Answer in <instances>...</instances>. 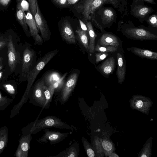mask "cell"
<instances>
[{"mask_svg": "<svg viewBox=\"0 0 157 157\" xmlns=\"http://www.w3.org/2000/svg\"><path fill=\"white\" fill-rule=\"evenodd\" d=\"M106 4L117 8L120 0H78L73 5V11L80 19L86 22L92 19L96 10Z\"/></svg>", "mask_w": 157, "mask_h": 157, "instance_id": "obj_1", "label": "cell"}, {"mask_svg": "<svg viewBox=\"0 0 157 157\" xmlns=\"http://www.w3.org/2000/svg\"><path fill=\"white\" fill-rule=\"evenodd\" d=\"M54 128L70 130L71 126L61 120L53 116H48L31 122L24 128L25 135L36 134L43 130Z\"/></svg>", "mask_w": 157, "mask_h": 157, "instance_id": "obj_2", "label": "cell"}, {"mask_svg": "<svg viewBox=\"0 0 157 157\" xmlns=\"http://www.w3.org/2000/svg\"><path fill=\"white\" fill-rule=\"evenodd\" d=\"M58 52L57 49L47 53L38 60L34 67L27 76L26 79L27 80L28 83L25 93V96L28 97L29 91L39 73Z\"/></svg>", "mask_w": 157, "mask_h": 157, "instance_id": "obj_3", "label": "cell"}, {"mask_svg": "<svg viewBox=\"0 0 157 157\" xmlns=\"http://www.w3.org/2000/svg\"><path fill=\"white\" fill-rule=\"evenodd\" d=\"M45 86L42 77L31 87L28 94L30 103L36 106L45 108L46 98L44 90Z\"/></svg>", "mask_w": 157, "mask_h": 157, "instance_id": "obj_4", "label": "cell"}, {"mask_svg": "<svg viewBox=\"0 0 157 157\" xmlns=\"http://www.w3.org/2000/svg\"><path fill=\"white\" fill-rule=\"evenodd\" d=\"M78 76V73L75 72L68 77L58 97V101L61 104H65L68 100L75 88Z\"/></svg>", "mask_w": 157, "mask_h": 157, "instance_id": "obj_5", "label": "cell"}, {"mask_svg": "<svg viewBox=\"0 0 157 157\" xmlns=\"http://www.w3.org/2000/svg\"><path fill=\"white\" fill-rule=\"evenodd\" d=\"M35 52L31 48L26 47L23 53L22 65L21 74L26 78L29 72L34 67L36 62Z\"/></svg>", "mask_w": 157, "mask_h": 157, "instance_id": "obj_6", "label": "cell"}, {"mask_svg": "<svg viewBox=\"0 0 157 157\" xmlns=\"http://www.w3.org/2000/svg\"><path fill=\"white\" fill-rule=\"evenodd\" d=\"M37 8L34 19L37 28L40 32L42 38L44 42L48 41L51 36V32L47 23L42 14L39 8L37 0H36Z\"/></svg>", "mask_w": 157, "mask_h": 157, "instance_id": "obj_7", "label": "cell"}, {"mask_svg": "<svg viewBox=\"0 0 157 157\" xmlns=\"http://www.w3.org/2000/svg\"><path fill=\"white\" fill-rule=\"evenodd\" d=\"M44 134L37 140L39 143L54 144L63 141L68 135V133L51 131L47 128L44 129Z\"/></svg>", "mask_w": 157, "mask_h": 157, "instance_id": "obj_8", "label": "cell"}, {"mask_svg": "<svg viewBox=\"0 0 157 157\" xmlns=\"http://www.w3.org/2000/svg\"><path fill=\"white\" fill-rule=\"evenodd\" d=\"M25 21L29 27L30 34L34 40L35 44L42 45L43 43V39L38 33V28L35 19L29 10L25 14Z\"/></svg>", "mask_w": 157, "mask_h": 157, "instance_id": "obj_9", "label": "cell"}, {"mask_svg": "<svg viewBox=\"0 0 157 157\" xmlns=\"http://www.w3.org/2000/svg\"><path fill=\"white\" fill-rule=\"evenodd\" d=\"M125 33L132 38L140 40H155L156 35L143 29L129 28L125 30Z\"/></svg>", "mask_w": 157, "mask_h": 157, "instance_id": "obj_10", "label": "cell"}, {"mask_svg": "<svg viewBox=\"0 0 157 157\" xmlns=\"http://www.w3.org/2000/svg\"><path fill=\"white\" fill-rule=\"evenodd\" d=\"M60 34L62 38L67 43L76 44L75 37L73 29L68 20H65L63 22L61 28Z\"/></svg>", "mask_w": 157, "mask_h": 157, "instance_id": "obj_11", "label": "cell"}, {"mask_svg": "<svg viewBox=\"0 0 157 157\" xmlns=\"http://www.w3.org/2000/svg\"><path fill=\"white\" fill-rule=\"evenodd\" d=\"M8 63L10 70L13 71L16 68L18 56L11 37L9 36L8 42Z\"/></svg>", "mask_w": 157, "mask_h": 157, "instance_id": "obj_12", "label": "cell"}, {"mask_svg": "<svg viewBox=\"0 0 157 157\" xmlns=\"http://www.w3.org/2000/svg\"><path fill=\"white\" fill-rule=\"evenodd\" d=\"M80 151L79 144L75 142L65 150L59 152L57 155L50 157H78Z\"/></svg>", "mask_w": 157, "mask_h": 157, "instance_id": "obj_13", "label": "cell"}, {"mask_svg": "<svg viewBox=\"0 0 157 157\" xmlns=\"http://www.w3.org/2000/svg\"><path fill=\"white\" fill-rule=\"evenodd\" d=\"M117 74L118 82L121 84L124 82L125 77L126 65L121 54L118 53L117 54Z\"/></svg>", "mask_w": 157, "mask_h": 157, "instance_id": "obj_14", "label": "cell"}, {"mask_svg": "<svg viewBox=\"0 0 157 157\" xmlns=\"http://www.w3.org/2000/svg\"><path fill=\"white\" fill-rule=\"evenodd\" d=\"M99 45L102 46L118 47L119 43L117 38L115 36L108 33L103 34L99 40Z\"/></svg>", "mask_w": 157, "mask_h": 157, "instance_id": "obj_15", "label": "cell"}, {"mask_svg": "<svg viewBox=\"0 0 157 157\" xmlns=\"http://www.w3.org/2000/svg\"><path fill=\"white\" fill-rule=\"evenodd\" d=\"M115 66V60L113 57L106 59L99 67L100 71L104 75H109L113 72Z\"/></svg>", "mask_w": 157, "mask_h": 157, "instance_id": "obj_16", "label": "cell"}, {"mask_svg": "<svg viewBox=\"0 0 157 157\" xmlns=\"http://www.w3.org/2000/svg\"><path fill=\"white\" fill-rule=\"evenodd\" d=\"M16 15L18 21L22 26L25 33L29 36L30 33L26 22L25 14L20 5L18 3H17Z\"/></svg>", "mask_w": 157, "mask_h": 157, "instance_id": "obj_17", "label": "cell"}, {"mask_svg": "<svg viewBox=\"0 0 157 157\" xmlns=\"http://www.w3.org/2000/svg\"><path fill=\"white\" fill-rule=\"evenodd\" d=\"M132 52L140 57L152 59H157V53L150 50L142 49L136 47H132Z\"/></svg>", "mask_w": 157, "mask_h": 157, "instance_id": "obj_18", "label": "cell"}, {"mask_svg": "<svg viewBox=\"0 0 157 157\" xmlns=\"http://www.w3.org/2000/svg\"><path fill=\"white\" fill-rule=\"evenodd\" d=\"M59 86L58 82L48 86H46L45 87L44 94L46 98V102L45 108L49 109L50 107L53 94L56 88H57Z\"/></svg>", "mask_w": 157, "mask_h": 157, "instance_id": "obj_19", "label": "cell"}, {"mask_svg": "<svg viewBox=\"0 0 157 157\" xmlns=\"http://www.w3.org/2000/svg\"><path fill=\"white\" fill-rule=\"evenodd\" d=\"M86 23L90 40L89 45V52L91 53H93L94 51L95 40L97 35L94 31L91 22L90 21H87Z\"/></svg>", "mask_w": 157, "mask_h": 157, "instance_id": "obj_20", "label": "cell"}, {"mask_svg": "<svg viewBox=\"0 0 157 157\" xmlns=\"http://www.w3.org/2000/svg\"><path fill=\"white\" fill-rule=\"evenodd\" d=\"M31 134L25 135L20 140V146L21 152H23V157H27L28 151L29 147V144L32 140Z\"/></svg>", "mask_w": 157, "mask_h": 157, "instance_id": "obj_21", "label": "cell"}, {"mask_svg": "<svg viewBox=\"0 0 157 157\" xmlns=\"http://www.w3.org/2000/svg\"><path fill=\"white\" fill-rule=\"evenodd\" d=\"M60 75L56 72H50L47 73L43 77L45 85L48 86L54 84L60 79Z\"/></svg>", "mask_w": 157, "mask_h": 157, "instance_id": "obj_22", "label": "cell"}, {"mask_svg": "<svg viewBox=\"0 0 157 157\" xmlns=\"http://www.w3.org/2000/svg\"><path fill=\"white\" fill-rule=\"evenodd\" d=\"M8 138V128L5 126L0 128V154L7 145Z\"/></svg>", "mask_w": 157, "mask_h": 157, "instance_id": "obj_23", "label": "cell"}, {"mask_svg": "<svg viewBox=\"0 0 157 157\" xmlns=\"http://www.w3.org/2000/svg\"><path fill=\"white\" fill-rule=\"evenodd\" d=\"M151 11V8L139 5L135 7L132 10V15L135 17H143Z\"/></svg>", "mask_w": 157, "mask_h": 157, "instance_id": "obj_24", "label": "cell"}, {"mask_svg": "<svg viewBox=\"0 0 157 157\" xmlns=\"http://www.w3.org/2000/svg\"><path fill=\"white\" fill-rule=\"evenodd\" d=\"M77 36L80 42L86 50L89 52V46L88 41V34L82 30L78 29L75 31Z\"/></svg>", "mask_w": 157, "mask_h": 157, "instance_id": "obj_25", "label": "cell"}, {"mask_svg": "<svg viewBox=\"0 0 157 157\" xmlns=\"http://www.w3.org/2000/svg\"><path fill=\"white\" fill-rule=\"evenodd\" d=\"M13 98L3 96L0 92V111L4 110L12 103Z\"/></svg>", "mask_w": 157, "mask_h": 157, "instance_id": "obj_26", "label": "cell"}, {"mask_svg": "<svg viewBox=\"0 0 157 157\" xmlns=\"http://www.w3.org/2000/svg\"><path fill=\"white\" fill-rule=\"evenodd\" d=\"M2 88L3 90L6 91L13 99L15 98L17 94L16 89L13 85L9 83H6L3 84Z\"/></svg>", "mask_w": 157, "mask_h": 157, "instance_id": "obj_27", "label": "cell"}, {"mask_svg": "<svg viewBox=\"0 0 157 157\" xmlns=\"http://www.w3.org/2000/svg\"><path fill=\"white\" fill-rule=\"evenodd\" d=\"M114 16V13L113 10L110 9H106L103 12L102 19L105 22L109 23L113 20Z\"/></svg>", "mask_w": 157, "mask_h": 157, "instance_id": "obj_28", "label": "cell"}, {"mask_svg": "<svg viewBox=\"0 0 157 157\" xmlns=\"http://www.w3.org/2000/svg\"><path fill=\"white\" fill-rule=\"evenodd\" d=\"M95 49V51L98 52H113L117 51V48L113 46H101L98 43Z\"/></svg>", "mask_w": 157, "mask_h": 157, "instance_id": "obj_29", "label": "cell"}, {"mask_svg": "<svg viewBox=\"0 0 157 157\" xmlns=\"http://www.w3.org/2000/svg\"><path fill=\"white\" fill-rule=\"evenodd\" d=\"M109 55L107 52H100L95 55L96 62L98 63L106 58Z\"/></svg>", "mask_w": 157, "mask_h": 157, "instance_id": "obj_30", "label": "cell"}, {"mask_svg": "<svg viewBox=\"0 0 157 157\" xmlns=\"http://www.w3.org/2000/svg\"><path fill=\"white\" fill-rule=\"evenodd\" d=\"M52 2L58 6L65 7L69 6L67 0H51Z\"/></svg>", "mask_w": 157, "mask_h": 157, "instance_id": "obj_31", "label": "cell"}, {"mask_svg": "<svg viewBox=\"0 0 157 157\" xmlns=\"http://www.w3.org/2000/svg\"><path fill=\"white\" fill-rule=\"evenodd\" d=\"M17 3L19 4L25 11H28L29 10V5L26 0H17Z\"/></svg>", "mask_w": 157, "mask_h": 157, "instance_id": "obj_32", "label": "cell"}, {"mask_svg": "<svg viewBox=\"0 0 157 157\" xmlns=\"http://www.w3.org/2000/svg\"><path fill=\"white\" fill-rule=\"evenodd\" d=\"M28 1L30 11L34 18L37 10L36 0H28Z\"/></svg>", "mask_w": 157, "mask_h": 157, "instance_id": "obj_33", "label": "cell"}, {"mask_svg": "<svg viewBox=\"0 0 157 157\" xmlns=\"http://www.w3.org/2000/svg\"><path fill=\"white\" fill-rule=\"evenodd\" d=\"M148 22L152 26L155 27H157V16L156 15H154L150 17L148 19Z\"/></svg>", "mask_w": 157, "mask_h": 157, "instance_id": "obj_34", "label": "cell"}, {"mask_svg": "<svg viewBox=\"0 0 157 157\" xmlns=\"http://www.w3.org/2000/svg\"><path fill=\"white\" fill-rule=\"evenodd\" d=\"M102 146L104 149L107 151L110 150L112 148L111 144L107 141H104L102 143Z\"/></svg>", "mask_w": 157, "mask_h": 157, "instance_id": "obj_35", "label": "cell"}, {"mask_svg": "<svg viewBox=\"0 0 157 157\" xmlns=\"http://www.w3.org/2000/svg\"><path fill=\"white\" fill-rule=\"evenodd\" d=\"M79 21L81 27V29L84 31L88 33V29L86 25L80 19H79Z\"/></svg>", "mask_w": 157, "mask_h": 157, "instance_id": "obj_36", "label": "cell"}, {"mask_svg": "<svg viewBox=\"0 0 157 157\" xmlns=\"http://www.w3.org/2000/svg\"><path fill=\"white\" fill-rule=\"evenodd\" d=\"M87 155L89 157H94V153L93 150L90 148L86 150Z\"/></svg>", "mask_w": 157, "mask_h": 157, "instance_id": "obj_37", "label": "cell"}, {"mask_svg": "<svg viewBox=\"0 0 157 157\" xmlns=\"http://www.w3.org/2000/svg\"><path fill=\"white\" fill-rule=\"evenodd\" d=\"M6 43L5 41L0 40V49L6 46Z\"/></svg>", "mask_w": 157, "mask_h": 157, "instance_id": "obj_38", "label": "cell"}, {"mask_svg": "<svg viewBox=\"0 0 157 157\" xmlns=\"http://www.w3.org/2000/svg\"><path fill=\"white\" fill-rule=\"evenodd\" d=\"M143 105V102L141 101L140 100L137 103L136 105V106L139 108L141 107Z\"/></svg>", "mask_w": 157, "mask_h": 157, "instance_id": "obj_39", "label": "cell"}, {"mask_svg": "<svg viewBox=\"0 0 157 157\" xmlns=\"http://www.w3.org/2000/svg\"><path fill=\"white\" fill-rule=\"evenodd\" d=\"M94 22L95 23L97 26L101 30V31H102V27L99 25V24L93 18L92 19Z\"/></svg>", "mask_w": 157, "mask_h": 157, "instance_id": "obj_40", "label": "cell"}, {"mask_svg": "<svg viewBox=\"0 0 157 157\" xmlns=\"http://www.w3.org/2000/svg\"><path fill=\"white\" fill-rule=\"evenodd\" d=\"M136 1H138L139 0H142V1H144L146 2H147L150 3H151V4H154L155 3V2H154V0H135Z\"/></svg>", "mask_w": 157, "mask_h": 157, "instance_id": "obj_41", "label": "cell"}, {"mask_svg": "<svg viewBox=\"0 0 157 157\" xmlns=\"http://www.w3.org/2000/svg\"><path fill=\"white\" fill-rule=\"evenodd\" d=\"M3 72L2 71H0V79L2 78V76Z\"/></svg>", "mask_w": 157, "mask_h": 157, "instance_id": "obj_42", "label": "cell"}, {"mask_svg": "<svg viewBox=\"0 0 157 157\" xmlns=\"http://www.w3.org/2000/svg\"><path fill=\"white\" fill-rule=\"evenodd\" d=\"M2 58L0 57V65H1L2 62Z\"/></svg>", "mask_w": 157, "mask_h": 157, "instance_id": "obj_43", "label": "cell"}, {"mask_svg": "<svg viewBox=\"0 0 157 157\" xmlns=\"http://www.w3.org/2000/svg\"><path fill=\"white\" fill-rule=\"evenodd\" d=\"M141 157H147V156L145 155H142L141 156Z\"/></svg>", "mask_w": 157, "mask_h": 157, "instance_id": "obj_44", "label": "cell"}, {"mask_svg": "<svg viewBox=\"0 0 157 157\" xmlns=\"http://www.w3.org/2000/svg\"><path fill=\"white\" fill-rule=\"evenodd\" d=\"M2 68V66L1 65H0V71Z\"/></svg>", "mask_w": 157, "mask_h": 157, "instance_id": "obj_45", "label": "cell"}]
</instances>
